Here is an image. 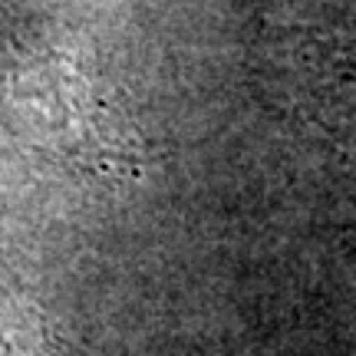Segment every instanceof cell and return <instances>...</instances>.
Masks as SVG:
<instances>
[{
    "label": "cell",
    "instance_id": "6da1fadb",
    "mask_svg": "<svg viewBox=\"0 0 356 356\" xmlns=\"http://www.w3.org/2000/svg\"><path fill=\"white\" fill-rule=\"evenodd\" d=\"M0 356H50L37 314L17 291L7 267H0Z\"/></svg>",
    "mask_w": 356,
    "mask_h": 356
}]
</instances>
